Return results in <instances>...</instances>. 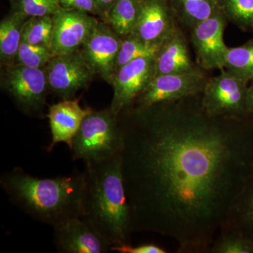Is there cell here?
<instances>
[{
  "label": "cell",
  "mask_w": 253,
  "mask_h": 253,
  "mask_svg": "<svg viewBox=\"0 0 253 253\" xmlns=\"http://www.w3.org/2000/svg\"><path fill=\"white\" fill-rule=\"evenodd\" d=\"M201 94L119 115L121 168L134 232L208 253L253 178V118L212 116Z\"/></svg>",
  "instance_id": "cell-1"
},
{
  "label": "cell",
  "mask_w": 253,
  "mask_h": 253,
  "mask_svg": "<svg viewBox=\"0 0 253 253\" xmlns=\"http://www.w3.org/2000/svg\"><path fill=\"white\" fill-rule=\"evenodd\" d=\"M0 186L11 204L39 222L54 227L73 218L81 217L83 172L56 178H39L16 168L1 174Z\"/></svg>",
  "instance_id": "cell-2"
},
{
  "label": "cell",
  "mask_w": 253,
  "mask_h": 253,
  "mask_svg": "<svg viewBox=\"0 0 253 253\" xmlns=\"http://www.w3.org/2000/svg\"><path fill=\"white\" fill-rule=\"evenodd\" d=\"M81 219L113 246L131 244L130 212L121 156L85 163Z\"/></svg>",
  "instance_id": "cell-3"
},
{
  "label": "cell",
  "mask_w": 253,
  "mask_h": 253,
  "mask_svg": "<svg viewBox=\"0 0 253 253\" xmlns=\"http://www.w3.org/2000/svg\"><path fill=\"white\" fill-rule=\"evenodd\" d=\"M123 132L119 116L110 106L92 110L83 120L73 141V159L84 163L99 162L121 154Z\"/></svg>",
  "instance_id": "cell-4"
},
{
  "label": "cell",
  "mask_w": 253,
  "mask_h": 253,
  "mask_svg": "<svg viewBox=\"0 0 253 253\" xmlns=\"http://www.w3.org/2000/svg\"><path fill=\"white\" fill-rule=\"evenodd\" d=\"M1 88L25 114L44 116L46 96L50 91L44 68L16 64L3 66Z\"/></svg>",
  "instance_id": "cell-5"
},
{
  "label": "cell",
  "mask_w": 253,
  "mask_h": 253,
  "mask_svg": "<svg viewBox=\"0 0 253 253\" xmlns=\"http://www.w3.org/2000/svg\"><path fill=\"white\" fill-rule=\"evenodd\" d=\"M250 82L228 70L210 78L201 100L206 111L212 116L230 118L249 117L247 92Z\"/></svg>",
  "instance_id": "cell-6"
},
{
  "label": "cell",
  "mask_w": 253,
  "mask_h": 253,
  "mask_svg": "<svg viewBox=\"0 0 253 253\" xmlns=\"http://www.w3.org/2000/svg\"><path fill=\"white\" fill-rule=\"evenodd\" d=\"M201 68L191 72L156 76L136 98L132 107L146 108L202 94L210 79Z\"/></svg>",
  "instance_id": "cell-7"
},
{
  "label": "cell",
  "mask_w": 253,
  "mask_h": 253,
  "mask_svg": "<svg viewBox=\"0 0 253 253\" xmlns=\"http://www.w3.org/2000/svg\"><path fill=\"white\" fill-rule=\"evenodd\" d=\"M229 20L222 9L190 30L191 44L198 66L206 71L225 68L229 46L224 41Z\"/></svg>",
  "instance_id": "cell-8"
},
{
  "label": "cell",
  "mask_w": 253,
  "mask_h": 253,
  "mask_svg": "<svg viewBox=\"0 0 253 253\" xmlns=\"http://www.w3.org/2000/svg\"><path fill=\"white\" fill-rule=\"evenodd\" d=\"M49 90L61 99H74L78 91L86 89L95 73L81 51L56 55L44 67Z\"/></svg>",
  "instance_id": "cell-9"
},
{
  "label": "cell",
  "mask_w": 253,
  "mask_h": 253,
  "mask_svg": "<svg viewBox=\"0 0 253 253\" xmlns=\"http://www.w3.org/2000/svg\"><path fill=\"white\" fill-rule=\"evenodd\" d=\"M155 76V57L139 58L120 68L111 84L113 97L110 108L113 112L119 116L132 107L136 98Z\"/></svg>",
  "instance_id": "cell-10"
},
{
  "label": "cell",
  "mask_w": 253,
  "mask_h": 253,
  "mask_svg": "<svg viewBox=\"0 0 253 253\" xmlns=\"http://www.w3.org/2000/svg\"><path fill=\"white\" fill-rule=\"evenodd\" d=\"M122 38L111 26L100 21L82 46L81 53L95 74L112 84Z\"/></svg>",
  "instance_id": "cell-11"
},
{
  "label": "cell",
  "mask_w": 253,
  "mask_h": 253,
  "mask_svg": "<svg viewBox=\"0 0 253 253\" xmlns=\"http://www.w3.org/2000/svg\"><path fill=\"white\" fill-rule=\"evenodd\" d=\"M52 16V48L56 55L79 51L100 21L84 11L63 7Z\"/></svg>",
  "instance_id": "cell-12"
},
{
  "label": "cell",
  "mask_w": 253,
  "mask_h": 253,
  "mask_svg": "<svg viewBox=\"0 0 253 253\" xmlns=\"http://www.w3.org/2000/svg\"><path fill=\"white\" fill-rule=\"evenodd\" d=\"M54 243L60 253H106L111 246L89 223L73 218L53 227Z\"/></svg>",
  "instance_id": "cell-13"
},
{
  "label": "cell",
  "mask_w": 253,
  "mask_h": 253,
  "mask_svg": "<svg viewBox=\"0 0 253 253\" xmlns=\"http://www.w3.org/2000/svg\"><path fill=\"white\" fill-rule=\"evenodd\" d=\"M179 26L168 0H142L139 19L131 35L161 45Z\"/></svg>",
  "instance_id": "cell-14"
},
{
  "label": "cell",
  "mask_w": 253,
  "mask_h": 253,
  "mask_svg": "<svg viewBox=\"0 0 253 253\" xmlns=\"http://www.w3.org/2000/svg\"><path fill=\"white\" fill-rule=\"evenodd\" d=\"M80 99H63L49 106L47 118L51 128V141L46 148L48 152L52 151L59 143H65L70 150L83 120L92 111L91 108L83 109L79 104Z\"/></svg>",
  "instance_id": "cell-15"
},
{
  "label": "cell",
  "mask_w": 253,
  "mask_h": 253,
  "mask_svg": "<svg viewBox=\"0 0 253 253\" xmlns=\"http://www.w3.org/2000/svg\"><path fill=\"white\" fill-rule=\"evenodd\" d=\"M198 68L191 57L184 30L177 26L161 43L155 56L156 76L191 72Z\"/></svg>",
  "instance_id": "cell-16"
},
{
  "label": "cell",
  "mask_w": 253,
  "mask_h": 253,
  "mask_svg": "<svg viewBox=\"0 0 253 253\" xmlns=\"http://www.w3.org/2000/svg\"><path fill=\"white\" fill-rule=\"evenodd\" d=\"M178 24L190 31L221 9L219 0H168Z\"/></svg>",
  "instance_id": "cell-17"
},
{
  "label": "cell",
  "mask_w": 253,
  "mask_h": 253,
  "mask_svg": "<svg viewBox=\"0 0 253 253\" xmlns=\"http://www.w3.org/2000/svg\"><path fill=\"white\" fill-rule=\"evenodd\" d=\"M27 16L11 11L0 22V61L1 67L14 65Z\"/></svg>",
  "instance_id": "cell-18"
},
{
  "label": "cell",
  "mask_w": 253,
  "mask_h": 253,
  "mask_svg": "<svg viewBox=\"0 0 253 253\" xmlns=\"http://www.w3.org/2000/svg\"><path fill=\"white\" fill-rule=\"evenodd\" d=\"M221 229L236 231L253 240V178L233 205Z\"/></svg>",
  "instance_id": "cell-19"
},
{
  "label": "cell",
  "mask_w": 253,
  "mask_h": 253,
  "mask_svg": "<svg viewBox=\"0 0 253 253\" xmlns=\"http://www.w3.org/2000/svg\"><path fill=\"white\" fill-rule=\"evenodd\" d=\"M142 0H117L108 13L105 22L125 38L132 34L140 14Z\"/></svg>",
  "instance_id": "cell-20"
},
{
  "label": "cell",
  "mask_w": 253,
  "mask_h": 253,
  "mask_svg": "<svg viewBox=\"0 0 253 253\" xmlns=\"http://www.w3.org/2000/svg\"><path fill=\"white\" fill-rule=\"evenodd\" d=\"M53 15L28 18L23 24L21 42L52 50Z\"/></svg>",
  "instance_id": "cell-21"
},
{
  "label": "cell",
  "mask_w": 253,
  "mask_h": 253,
  "mask_svg": "<svg viewBox=\"0 0 253 253\" xmlns=\"http://www.w3.org/2000/svg\"><path fill=\"white\" fill-rule=\"evenodd\" d=\"M224 68L251 82L253 79V40L241 46L229 47Z\"/></svg>",
  "instance_id": "cell-22"
},
{
  "label": "cell",
  "mask_w": 253,
  "mask_h": 253,
  "mask_svg": "<svg viewBox=\"0 0 253 253\" xmlns=\"http://www.w3.org/2000/svg\"><path fill=\"white\" fill-rule=\"evenodd\" d=\"M122 39L116 63V73L120 68L134 60L143 57H155L161 46L146 42L134 35L125 37Z\"/></svg>",
  "instance_id": "cell-23"
},
{
  "label": "cell",
  "mask_w": 253,
  "mask_h": 253,
  "mask_svg": "<svg viewBox=\"0 0 253 253\" xmlns=\"http://www.w3.org/2000/svg\"><path fill=\"white\" fill-rule=\"evenodd\" d=\"M208 253H253V240L236 231L221 229Z\"/></svg>",
  "instance_id": "cell-24"
},
{
  "label": "cell",
  "mask_w": 253,
  "mask_h": 253,
  "mask_svg": "<svg viewBox=\"0 0 253 253\" xmlns=\"http://www.w3.org/2000/svg\"><path fill=\"white\" fill-rule=\"evenodd\" d=\"M230 22L241 31L253 32V0H219Z\"/></svg>",
  "instance_id": "cell-25"
},
{
  "label": "cell",
  "mask_w": 253,
  "mask_h": 253,
  "mask_svg": "<svg viewBox=\"0 0 253 253\" xmlns=\"http://www.w3.org/2000/svg\"><path fill=\"white\" fill-rule=\"evenodd\" d=\"M52 50L21 42L14 64L32 68H44L56 56Z\"/></svg>",
  "instance_id": "cell-26"
},
{
  "label": "cell",
  "mask_w": 253,
  "mask_h": 253,
  "mask_svg": "<svg viewBox=\"0 0 253 253\" xmlns=\"http://www.w3.org/2000/svg\"><path fill=\"white\" fill-rule=\"evenodd\" d=\"M11 11L28 17L54 15L61 9L59 0H9Z\"/></svg>",
  "instance_id": "cell-27"
},
{
  "label": "cell",
  "mask_w": 253,
  "mask_h": 253,
  "mask_svg": "<svg viewBox=\"0 0 253 253\" xmlns=\"http://www.w3.org/2000/svg\"><path fill=\"white\" fill-rule=\"evenodd\" d=\"M61 7L84 11L93 16H97L104 21V16L94 0H59Z\"/></svg>",
  "instance_id": "cell-28"
},
{
  "label": "cell",
  "mask_w": 253,
  "mask_h": 253,
  "mask_svg": "<svg viewBox=\"0 0 253 253\" xmlns=\"http://www.w3.org/2000/svg\"><path fill=\"white\" fill-rule=\"evenodd\" d=\"M111 251L121 253H166L167 251L154 244H144L133 246L131 245H124L111 247Z\"/></svg>",
  "instance_id": "cell-29"
},
{
  "label": "cell",
  "mask_w": 253,
  "mask_h": 253,
  "mask_svg": "<svg viewBox=\"0 0 253 253\" xmlns=\"http://www.w3.org/2000/svg\"><path fill=\"white\" fill-rule=\"evenodd\" d=\"M94 1L99 6V9H101V11H102L103 14H104V21L105 22L108 13L109 12L110 9L112 8L113 4L116 3L117 0H94Z\"/></svg>",
  "instance_id": "cell-30"
},
{
  "label": "cell",
  "mask_w": 253,
  "mask_h": 253,
  "mask_svg": "<svg viewBox=\"0 0 253 253\" xmlns=\"http://www.w3.org/2000/svg\"><path fill=\"white\" fill-rule=\"evenodd\" d=\"M247 111L253 118V79L250 82L247 92Z\"/></svg>",
  "instance_id": "cell-31"
}]
</instances>
